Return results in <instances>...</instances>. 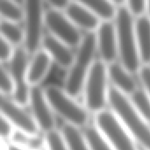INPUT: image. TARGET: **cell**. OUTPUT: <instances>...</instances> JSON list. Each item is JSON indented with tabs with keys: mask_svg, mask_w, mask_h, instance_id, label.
<instances>
[{
	"mask_svg": "<svg viewBox=\"0 0 150 150\" xmlns=\"http://www.w3.org/2000/svg\"><path fill=\"white\" fill-rule=\"evenodd\" d=\"M97 53L94 33H85L76 47L73 62L67 69L63 90L70 96L76 98L83 91L84 81L96 61Z\"/></svg>",
	"mask_w": 150,
	"mask_h": 150,
	"instance_id": "cell-1",
	"label": "cell"
},
{
	"mask_svg": "<svg viewBox=\"0 0 150 150\" xmlns=\"http://www.w3.org/2000/svg\"><path fill=\"white\" fill-rule=\"evenodd\" d=\"M134 20L124 5L119 6L113 21L117 35L118 58L132 74L138 72L142 66L137 48Z\"/></svg>",
	"mask_w": 150,
	"mask_h": 150,
	"instance_id": "cell-2",
	"label": "cell"
},
{
	"mask_svg": "<svg viewBox=\"0 0 150 150\" xmlns=\"http://www.w3.org/2000/svg\"><path fill=\"white\" fill-rule=\"evenodd\" d=\"M43 92L54 115L64 120L65 125L81 130L88 126L90 112L63 88L47 85L43 88Z\"/></svg>",
	"mask_w": 150,
	"mask_h": 150,
	"instance_id": "cell-3",
	"label": "cell"
},
{
	"mask_svg": "<svg viewBox=\"0 0 150 150\" xmlns=\"http://www.w3.org/2000/svg\"><path fill=\"white\" fill-rule=\"evenodd\" d=\"M108 105L127 126L140 149L150 150V123L141 118L131 106L128 98L110 86Z\"/></svg>",
	"mask_w": 150,
	"mask_h": 150,
	"instance_id": "cell-4",
	"label": "cell"
},
{
	"mask_svg": "<svg viewBox=\"0 0 150 150\" xmlns=\"http://www.w3.org/2000/svg\"><path fill=\"white\" fill-rule=\"evenodd\" d=\"M109 79L107 65L100 60H96L84 81L82 93L83 106L90 113H98L108 105Z\"/></svg>",
	"mask_w": 150,
	"mask_h": 150,
	"instance_id": "cell-5",
	"label": "cell"
},
{
	"mask_svg": "<svg viewBox=\"0 0 150 150\" xmlns=\"http://www.w3.org/2000/svg\"><path fill=\"white\" fill-rule=\"evenodd\" d=\"M94 126L113 150H139L127 126L112 110L96 113Z\"/></svg>",
	"mask_w": 150,
	"mask_h": 150,
	"instance_id": "cell-6",
	"label": "cell"
},
{
	"mask_svg": "<svg viewBox=\"0 0 150 150\" xmlns=\"http://www.w3.org/2000/svg\"><path fill=\"white\" fill-rule=\"evenodd\" d=\"M23 47L28 55H32L41 47L44 37L45 6L40 0H27L23 3Z\"/></svg>",
	"mask_w": 150,
	"mask_h": 150,
	"instance_id": "cell-7",
	"label": "cell"
},
{
	"mask_svg": "<svg viewBox=\"0 0 150 150\" xmlns=\"http://www.w3.org/2000/svg\"><path fill=\"white\" fill-rule=\"evenodd\" d=\"M29 57L24 47H19L14 48L12 55L8 62V70L13 85L11 98L24 108L28 105L31 91V87L27 82L26 72Z\"/></svg>",
	"mask_w": 150,
	"mask_h": 150,
	"instance_id": "cell-8",
	"label": "cell"
},
{
	"mask_svg": "<svg viewBox=\"0 0 150 150\" xmlns=\"http://www.w3.org/2000/svg\"><path fill=\"white\" fill-rule=\"evenodd\" d=\"M44 25L48 34L71 48H76L83 36L81 31L68 18L63 11L52 8L45 9Z\"/></svg>",
	"mask_w": 150,
	"mask_h": 150,
	"instance_id": "cell-9",
	"label": "cell"
},
{
	"mask_svg": "<svg viewBox=\"0 0 150 150\" xmlns=\"http://www.w3.org/2000/svg\"><path fill=\"white\" fill-rule=\"evenodd\" d=\"M27 106L30 116L40 133L46 134L56 128L55 115L53 112L40 86L32 87Z\"/></svg>",
	"mask_w": 150,
	"mask_h": 150,
	"instance_id": "cell-10",
	"label": "cell"
},
{
	"mask_svg": "<svg viewBox=\"0 0 150 150\" xmlns=\"http://www.w3.org/2000/svg\"><path fill=\"white\" fill-rule=\"evenodd\" d=\"M0 113L4 115L17 130L27 134L40 133L29 112L17 104L11 96L0 91Z\"/></svg>",
	"mask_w": 150,
	"mask_h": 150,
	"instance_id": "cell-11",
	"label": "cell"
},
{
	"mask_svg": "<svg viewBox=\"0 0 150 150\" xmlns=\"http://www.w3.org/2000/svg\"><path fill=\"white\" fill-rule=\"evenodd\" d=\"M94 34L99 60L106 65L116 62L118 58V45L114 22H101Z\"/></svg>",
	"mask_w": 150,
	"mask_h": 150,
	"instance_id": "cell-12",
	"label": "cell"
},
{
	"mask_svg": "<svg viewBox=\"0 0 150 150\" xmlns=\"http://www.w3.org/2000/svg\"><path fill=\"white\" fill-rule=\"evenodd\" d=\"M63 12L76 28L86 33H95L101 23L82 1H68Z\"/></svg>",
	"mask_w": 150,
	"mask_h": 150,
	"instance_id": "cell-13",
	"label": "cell"
},
{
	"mask_svg": "<svg viewBox=\"0 0 150 150\" xmlns=\"http://www.w3.org/2000/svg\"><path fill=\"white\" fill-rule=\"evenodd\" d=\"M53 62L49 55L41 47L30 55L27 64V82L29 86L37 87L47 78L50 72Z\"/></svg>",
	"mask_w": 150,
	"mask_h": 150,
	"instance_id": "cell-14",
	"label": "cell"
},
{
	"mask_svg": "<svg viewBox=\"0 0 150 150\" xmlns=\"http://www.w3.org/2000/svg\"><path fill=\"white\" fill-rule=\"evenodd\" d=\"M41 48L47 52L53 63L59 68L68 69L74 59L75 52L65 43L58 40L50 34H44L41 42Z\"/></svg>",
	"mask_w": 150,
	"mask_h": 150,
	"instance_id": "cell-15",
	"label": "cell"
},
{
	"mask_svg": "<svg viewBox=\"0 0 150 150\" xmlns=\"http://www.w3.org/2000/svg\"><path fill=\"white\" fill-rule=\"evenodd\" d=\"M107 75L111 87L123 95L129 97L139 87L133 74L117 61L107 65Z\"/></svg>",
	"mask_w": 150,
	"mask_h": 150,
	"instance_id": "cell-16",
	"label": "cell"
},
{
	"mask_svg": "<svg viewBox=\"0 0 150 150\" xmlns=\"http://www.w3.org/2000/svg\"><path fill=\"white\" fill-rule=\"evenodd\" d=\"M134 27L142 65H150V19L146 15L135 18Z\"/></svg>",
	"mask_w": 150,
	"mask_h": 150,
	"instance_id": "cell-17",
	"label": "cell"
},
{
	"mask_svg": "<svg viewBox=\"0 0 150 150\" xmlns=\"http://www.w3.org/2000/svg\"><path fill=\"white\" fill-rule=\"evenodd\" d=\"M100 22L114 21L119 5L109 0H81Z\"/></svg>",
	"mask_w": 150,
	"mask_h": 150,
	"instance_id": "cell-18",
	"label": "cell"
},
{
	"mask_svg": "<svg viewBox=\"0 0 150 150\" xmlns=\"http://www.w3.org/2000/svg\"><path fill=\"white\" fill-rule=\"evenodd\" d=\"M9 142L24 150H47L45 135L41 133L32 134L15 129Z\"/></svg>",
	"mask_w": 150,
	"mask_h": 150,
	"instance_id": "cell-19",
	"label": "cell"
},
{
	"mask_svg": "<svg viewBox=\"0 0 150 150\" xmlns=\"http://www.w3.org/2000/svg\"><path fill=\"white\" fill-rule=\"evenodd\" d=\"M0 34L13 48L23 46V29L18 23L0 20Z\"/></svg>",
	"mask_w": 150,
	"mask_h": 150,
	"instance_id": "cell-20",
	"label": "cell"
},
{
	"mask_svg": "<svg viewBox=\"0 0 150 150\" xmlns=\"http://www.w3.org/2000/svg\"><path fill=\"white\" fill-rule=\"evenodd\" d=\"M127 98L135 112L150 123V98L145 91L142 88H138Z\"/></svg>",
	"mask_w": 150,
	"mask_h": 150,
	"instance_id": "cell-21",
	"label": "cell"
},
{
	"mask_svg": "<svg viewBox=\"0 0 150 150\" xmlns=\"http://www.w3.org/2000/svg\"><path fill=\"white\" fill-rule=\"evenodd\" d=\"M23 17V5L11 0H0V20L19 24Z\"/></svg>",
	"mask_w": 150,
	"mask_h": 150,
	"instance_id": "cell-22",
	"label": "cell"
},
{
	"mask_svg": "<svg viewBox=\"0 0 150 150\" xmlns=\"http://www.w3.org/2000/svg\"><path fill=\"white\" fill-rule=\"evenodd\" d=\"M70 150H91L81 129L64 125L61 129Z\"/></svg>",
	"mask_w": 150,
	"mask_h": 150,
	"instance_id": "cell-23",
	"label": "cell"
},
{
	"mask_svg": "<svg viewBox=\"0 0 150 150\" xmlns=\"http://www.w3.org/2000/svg\"><path fill=\"white\" fill-rule=\"evenodd\" d=\"M82 132L91 150H113L94 125H88L82 129Z\"/></svg>",
	"mask_w": 150,
	"mask_h": 150,
	"instance_id": "cell-24",
	"label": "cell"
},
{
	"mask_svg": "<svg viewBox=\"0 0 150 150\" xmlns=\"http://www.w3.org/2000/svg\"><path fill=\"white\" fill-rule=\"evenodd\" d=\"M44 135L47 150H70L61 130L55 129Z\"/></svg>",
	"mask_w": 150,
	"mask_h": 150,
	"instance_id": "cell-25",
	"label": "cell"
},
{
	"mask_svg": "<svg viewBox=\"0 0 150 150\" xmlns=\"http://www.w3.org/2000/svg\"><path fill=\"white\" fill-rule=\"evenodd\" d=\"M124 6L127 11L134 17V18H138L146 14L147 1L144 0H129L125 3Z\"/></svg>",
	"mask_w": 150,
	"mask_h": 150,
	"instance_id": "cell-26",
	"label": "cell"
},
{
	"mask_svg": "<svg viewBox=\"0 0 150 150\" xmlns=\"http://www.w3.org/2000/svg\"><path fill=\"white\" fill-rule=\"evenodd\" d=\"M0 91L11 96L13 85L8 69L4 66V62H0Z\"/></svg>",
	"mask_w": 150,
	"mask_h": 150,
	"instance_id": "cell-27",
	"label": "cell"
},
{
	"mask_svg": "<svg viewBox=\"0 0 150 150\" xmlns=\"http://www.w3.org/2000/svg\"><path fill=\"white\" fill-rule=\"evenodd\" d=\"M15 127L4 116L0 113V140L3 142L10 141Z\"/></svg>",
	"mask_w": 150,
	"mask_h": 150,
	"instance_id": "cell-28",
	"label": "cell"
},
{
	"mask_svg": "<svg viewBox=\"0 0 150 150\" xmlns=\"http://www.w3.org/2000/svg\"><path fill=\"white\" fill-rule=\"evenodd\" d=\"M142 89L150 98V65H142L138 71Z\"/></svg>",
	"mask_w": 150,
	"mask_h": 150,
	"instance_id": "cell-29",
	"label": "cell"
},
{
	"mask_svg": "<svg viewBox=\"0 0 150 150\" xmlns=\"http://www.w3.org/2000/svg\"><path fill=\"white\" fill-rule=\"evenodd\" d=\"M14 48L0 34V62H8L11 59Z\"/></svg>",
	"mask_w": 150,
	"mask_h": 150,
	"instance_id": "cell-30",
	"label": "cell"
},
{
	"mask_svg": "<svg viewBox=\"0 0 150 150\" xmlns=\"http://www.w3.org/2000/svg\"><path fill=\"white\" fill-rule=\"evenodd\" d=\"M4 150H24L23 149H21L19 146L11 142H8V143L6 145H4Z\"/></svg>",
	"mask_w": 150,
	"mask_h": 150,
	"instance_id": "cell-31",
	"label": "cell"
},
{
	"mask_svg": "<svg viewBox=\"0 0 150 150\" xmlns=\"http://www.w3.org/2000/svg\"><path fill=\"white\" fill-rule=\"evenodd\" d=\"M150 19V1H147V8H146V14H145Z\"/></svg>",
	"mask_w": 150,
	"mask_h": 150,
	"instance_id": "cell-32",
	"label": "cell"
},
{
	"mask_svg": "<svg viewBox=\"0 0 150 150\" xmlns=\"http://www.w3.org/2000/svg\"><path fill=\"white\" fill-rule=\"evenodd\" d=\"M4 142L2 140H0V150H4Z\"/></svg>",
	"mask_w": 150,
	"mask_h": 150,
	"instance_id": "cell-33",
	"label": "cell"
},
{
	"mask_svg": "<svg viewBox=\"0 0 150 150\" xmlns=\"http://www.w3.org/2000/svg\"><path fill=\"white\" fill-rule=\"evenodd\" d=\"M139 150H144V149H140V148H139Z\"/></svg>",
	"mask_w": 150,
	"mask_h": 150,
	"instance_id": "cell-34",
	"label": "cell"
}]
</instances>
